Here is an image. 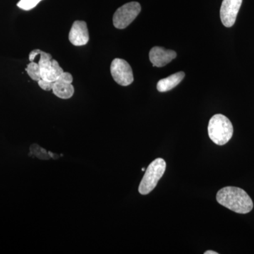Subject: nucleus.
Instances as JSON below:
<instances>
[{"label": "nucleus", "instance_id": "nucleus-1", "mask_svg": "<svg viewBox=\"0 0 254 254\" xmlns=\"http://www.w3.org/2000/svg\"><path fill=\"white\" fill-rule=\"evenodd\" d=\"M216 199L220 205L237 213H249L254 208L253 201L250 195L238 187H224L219 190Z\"/></svg>", "mask_w": 254, "mask_h": 254}, {"label": "nucleus", "instance_id": "nucleus-2", "mask_svg": "<svg viewBox=\"0 0 254 254\" xmlns=\"http://www.w3.org/2000/svg\"><path fill=\"white\" fill-rule=\"evenodd\" d=\"M208 136L215 144L223 145L228 143L233 136V126L225 115L218 114L209 121Z\"/></svg>", "mask_w": 254, "mask_h": 254}, {"label": "nucleus", "instance_id": "nucleus-3", "mask_svg": "<svg viewBox=\"0 0 254 254\" xmlns=\"http://www.w3.org/2000/svg\"><path fill=\"white\" fill-rule=\"evenodd\" d=\"M165 170L166 163L163 158H157L153 160L145 170L144 176L138 187V192L141 195L150 193L156 187L159 180L163 176Z\"/></svg>", "mask_w": 254, "mask_h": 254}, {"label": "nucleus", "instance_id": "nucleus-4", "mask_svg": "<svg viewBox=\"0 0 254 254\" xmlns=\"http://www.w3.org/2000/svg\"><path fill=\"white\" fill-rule=\"evenodd\" d=\"M141 4L136 1L127 3L119 8L113 16V24L118 29L129 26L141 12Z\"/></svg>", "mask_w": 254, "mask_h": 254}, {"label": "nucleus", "instance_id": "nucleus-5", "mask_svg": "<svg viewBox=\"0 0 254 254\" xmlns=\"http://www.w3.org/2000/svg\"><path fill=\"white\" fill-rule=\"evenodd\" d=\"M110 72L116 83L123 86L131 84L133 81V71L126 60L116 58L112 62Z\"/></svg>", "mask_w": 254, "mask_h": 254}, {"label": "nucleus", "instance_id": "nucleus-6", "mask_svg": "<svg viewBox=\"0 0 254 254\" xmlns=\"http://www.w3.org/2000/svg\"><path fill=\"white\" fill-rule=\"evenodd\" d=\"M242 4V0H223L220 8V18L222 24L232 27L236 21L237 14Z\"/></svg>", "mask_w": 254, "mask_h": 254}, {"label": "nucleus", "instance_id": "nucleus-7", "mask_svg": "<svg viewBox=\"0 0 254 254\" xmlns=\"http://www.w3.org/2000/svg\"><path fill=\"white\" fill-rule=\"evenodd\" d=\"M68 40L75 46H83L89 41V32L86 23L83 21L73 22L69 33Z\"/></svg>", "mask_w": 254, "mask_h": 254}, {"label": "nucleus", "instance_id": "nucleus-8", "mask_svg": "<svg viewBox=\"0 0 254 254\" xmlns=\"http://www.w3.org/2000/svg\"><path fill=\"white\" fill-rule=\"evenodd\" d=\"M41 71V79L50 82L57 81L58 77L64 72L63 68L60 67L57 60H43L38 61Z\"/></svg>", "mask_w": 254, "mask_h": 254}, {"label": "nucleus", "instance_id": "nucleus-9", "mask_svg": "<svg viewBox=\"0 0 254 254\" xmlns=\"http://www.w3.org/2000/svg\"><path fill=\"white\" fill-rule=\"evenodd\" d=\"M177 53L174 50H166L161 47H154L150 50L149 59L153 66L163 67L175 59Z\"/></svg>", "mask_w": 254, "mask_h": 254}, {"label": "nucleus", "instance_id": "nucleus-10", "mask_svg": "<svg viewBox=\"0 0 254 254\" xmlns=\"http://www.w3.org/2000/svg\"><path fill=\"white\" fill-rule=\"evenodd\" d=\"M185 76V73L180 71V72L174 73L168 77L163 78L158 81L157 89L161 93L170 91L175 88L177 85L180 84Z\"/></svg>", "mask_w": 254, "mask_h": 254}, {"label": "nucleus", "instance_id": "nucleus-11", "mask_svg": "<svg viewBox=\"0 0 254 254\" xmlns=\"http://www.w3.org/2000/svg\"><path fill=\"white\" fill-rule=\"evenodd\" d=\"M53 92L58 98L67 100L71 98L74 94V88L71 83L56 81L53 84Z\"/></svg>", "mask_w": 254, "mask_h": 254}, {"label": "nucleus", "instance_id": "nucleus-12", "mask_svg": "<svg viewBox=\"0 0 254 254\" xmlns=\"http://www.w3.org/2000/svg\"><path fill=\"white\" fill-rule=\"evenodd\" d=\"M26 71L28 73V76L33 81H38L41 79V71H40V66L38 63L31 62V63L28 64Z\"/></svg>", "mask_w": 254, "mask_h": 254}, {"label": "nucleus", "instance_id": "nucleus-13", "mask_svg": "<svg viewBox=\"0 0 254 254\" xmlns=\"http://www.w3.org/2000/svg\"><path fill=\"white\" fill-rule=\"evenodd\" d=\"M31 152L32 154L36 155L37 158L41 159V160H49L51 158L49 152L36 144L31 145Z\"/></svg>", "mask_w": 254, "mask_h": 254}, {"label": "nucleus", "instance_id": "nucleus-14", "mask_svg": "<svg viewBox=\"0 0 254 254\" xmlns=\"http://www.w3.org/2000/svg\"><path fill=\"white\" fill-rule=\"evenodd\" d=\"M40 55L39 61H43V60H53L52 55L46 52L42 51L41 50L36 49L31 52L29 55V61L33 62L36 59V56Z\"/></svg>", "mask_w": 254, "mask_h": 254}, {"label": "nucleus", "instance_id": "nucleus-15", "mask_svg": "<svg viewBox=\"0 0 254 254\" xmlns=\"http://www.w3.org/2000/svg\"><path fill=\"white\" fill-rule=\"evenodd\" d=\"M41 1L42 0H20L18 2L17 6L20 9L25 10V11H29V10L36 7Z\"/></svg>", "mask_w": 254, "mask_h": 254}, {"label": "nucleus", "instance_id": "nucleus-16", "mask_svg": "<svg viewBox=\"0 0 254 254\" xmlns=\"http://www.w3.org/2000/svg\"><path fill=\"white\" fill-rule=\"evenodd\" d=\"M38 82V85H39V86L41 87L42 89L46 91H53V84H54V82L47 81L43 79H41Z\"/></svg>", "mask_w": 254, "mask_h": 254}, {"label": "nucleus", "instance_id": "nucleus-17", "mask_svg": "<svg viewBox=\"0 0 254 254\" xmlns=\"http://www.w3.org/2000/svg\"><path fill=\"white\" fill-rule=\"evenodd\" d=\"M57 81L64 82V83H72L73 76L71 73L68 72H64L58 77Z\"/></svg>", "mask_w": 254, "mask_h": 254}, {"label": "nucleus", "instance_id": "nucleus-18", "mask_svg": "<svg viewBox=\"0 0 254 254\" xmlns=\"http://www.w3.org/2000/svg\"><path fill=\"white\" fill-rule=\"evenodd\" d=\"M205 254H218V253H217V252H213V251H207V252H205Z\"/></svg>", "mask_w": 254, "mask_h": 254}, {"label": "nucleus", "instance_id": "nucleus-19", "mask_svg": "<svg viewBox=\"0 0 254 254\" xmlns=\"http://www.w3.org/2000/svg\"><path fill=\"white\" fill-rule=\"evenodd\" d=\"M142 171H145V168H142Z\"/></svg>", "mask_w": 254, "mask_h": 254}]
</instances>
